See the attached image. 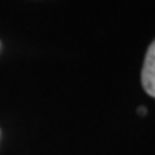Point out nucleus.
I'll list each match as a JSON object with an SVG mask.
<instances>
[{
  "mask_svg": "<svg viewBox=\"0 0 155 155\" xmlns=\"http://www.w3.org/2000/svg\"><path fill=\"white\" fill-rule=\"evenodd\" d=\"M141 82L145 92L155 98V40L147 50L142 73H141Z\"/></svg>",
  "mask_w": 155,
  "mask_h": 155,
  "instance_id": "obj_1",
  "label": "nucleus"
},
{
  "mask_svg": "<svg viewBox=\"0 0 155 155\" xmlns=\"http://www.w3.org/2000/svg\"><path fill=\"white\" fill-rule=\"evenodd\" d=\"M138 112L141 114V115H145V114H147V108H144V106H141V108H138Z\"/></svg>",
  "mask_w": 155,
  "mask_h": 155,
  "instance_id": "obj_2",
  "label": "nucleus"
}]
</instances>
